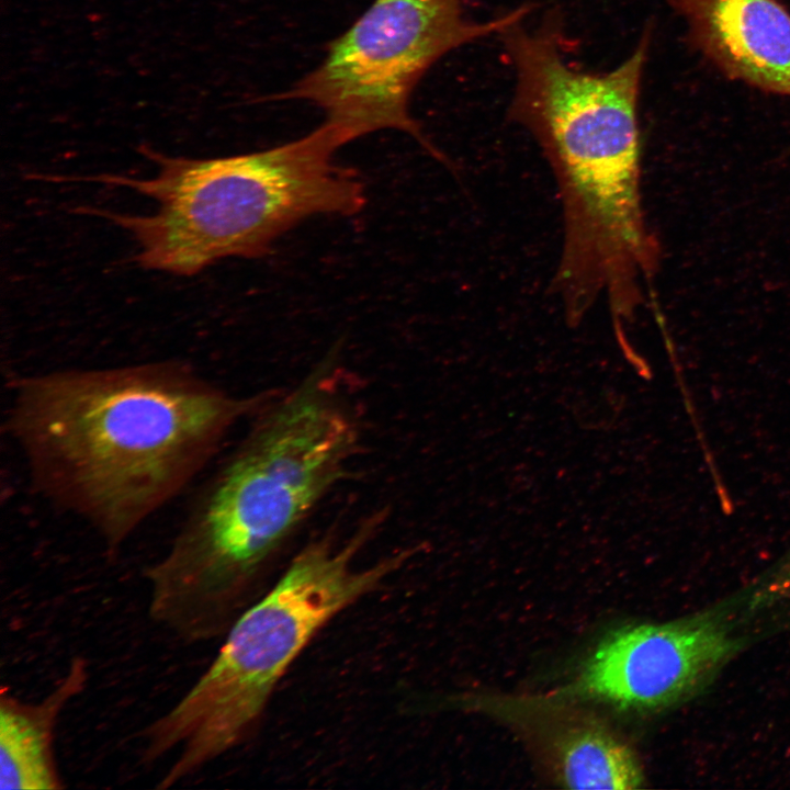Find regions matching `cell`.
Instances as JSON below:
<instances>
[{
    "instance_id": "obj_8",
    "label": "cell",
    "mask_w": 790,
    "mask_h": 790,
    "mask_svg": "<svg viewBox=\"0 0 790 790\" xmlns=\"http://www.w3.org/2000/svg\"><path fill=\"white\" fill-rule=\"evenodd\" d=\"M689 43L730 79L790 98V12L778 0H667Z\"/></svg>"
},
{
    "instance_id": "obj_2",
    "label": "cell",
    "mask_w": 790,
    "mask_h": 790,
    "mask_svg": "<svg viewBox=\"0 0 790 790\" xmlns=\"http://www.w3.org/2000/svg\"><path fill=\"white\" fill-rule=\"evenodd\" d=\"M324 363L269 397L193 495L165 553L144 569L154 622L187 643L225 635L272 561L341 479L360 428Z\"/></svg>"
},
{
    "instance_id": "obj_6",
    "label": "cell",
    "mask_w": 790,
    "mask_h": 790,
    "mask_svg": "<svg viewBox=\"0 0 790 790\" xmlns=\"http://www.w3.org/2000/svg\"><path fill=\"white\" fill-rule=\"evenodd\" d=\"M531 10L523 4L477 22L465 16L462 0H375L328 45L323 63L278 98L321 108L348 142L393 128L442 160L409 115L415 86L447 53L499 34Z\"/></svg>"
},
{
    "instance_id": "obj_10",
    "label": "cell",
    "mask_w": 790,
    "mask_h": 790,
    "mask_svg": "<svg viewBox=\"0 0 790 790\" xmlns=\"http://www.w3.org/2000/svg\"><path fill=\"white\" fill-rule=\"evenodd\" d=\"M544 745L553 778L565 788L625 790L642 785L631 747L597 720H562L551 725Z\"/></svg>"
},
{
    "instance_id": "obj_7",
    "label": "cell",
    "mask_w": 790,
    "mask_h": 790,
    "mask_svg": "<svg viewBox=\"0 0 790 790\" xmlns=\"http://www.w3.org/2000/svg\"><path fill=\"white\" fill-rule=\"evenodd\" d=\"M735 647L718 622L691 619L622 627L589 653L575 678L549 697L650 712L690 693Z\"/></svg>"
},
{
    "instance_id": "obj_1",
    "label": "cell",
    "mask_w": 790,
    "mask_h": 790,
    "mask_svg": "<svg viewBox=\"0 0 790 790\" xmlns=\"http://www.w3.org/2000/svg\"><path fill=\"white\" fill-rule=\"evenodd\" d=\"M268 397L234 395L183 360L58 369L11 382L4 424L33 490L113 552Z\"/></svg>"
},
{
    "instance_id": "obj_5",
    "label": "cell",
    "mask_w": 790,
    "mask_h": 790,
    "mask_svg": "<svg viewBox=\"0 0 790 790\" xmlns=\"http://www.w3.org/2000/svg\"><path fill=\"white\" fill-rule=\"evenodd\" d=\"M377 524L373 518L341 543L323 538L305 545L233 623L194 685L143 730V763L176 753L158 788L195 775L247 742L279 681L315 635L413 556L400 551L360 567L356 560Z\"/></svg>"
},
{
    "instance_id": "obj_4",
    "label": "cell",
    "mask_w": 790,
    "mask_h": 790,
    "mask_svg": "<svg viewBox=\"0 0 790 790\" xmlns=\"http://www.w3.org/2000/svg\"><path fill=\"white\" fill-rule=\"evenodd\" d=\"M347 138L325 122L302 138L267 150L208 159L143 148L157 166L150 178L102 174L90 180L125 187L157 203L148 215L98 211L135 240L143 268L194 275L229 257L257 258L301 221L354 215L364 184L335 161Z\"/></svg>"
},
{
    "instance_id": "obj_9",
    "label": "cell",
    "mask_w": 790,
    "mask_h": 790,
    "mask_svg": "<svg viewBox=\"0 0 790 790\" xmlns=\"http://www.w3.org/2000/svg\"><path fill=\"white\" fill-rule=\"evenodd\" d=\"M88 662L71 659L58 684L41 701L25 702L1 691L0 789L52 790L65 787L54 749L58 719L84 688Z\"/></svg>"
},
{
    "instance_id": "obj_3",
    "label": "cell",
    "mask_w": 790,
    "mask_h": 790,
    "mask_svg": "<svg viewBox=\"0 0 790 790\" xmlns=\"http://www.w3.org/2000/svg\"><path fill=\"white\" fill-rule=\"evenodd\" d=\"M653 32L606 72L564 55L563 29H520L504 49L515 75L508 117L533 138L553 176L562 241L553 276L561 304L637 306L652 289L661 246L644 207L639 99Z\"/></svg>"
}]
</instances>
